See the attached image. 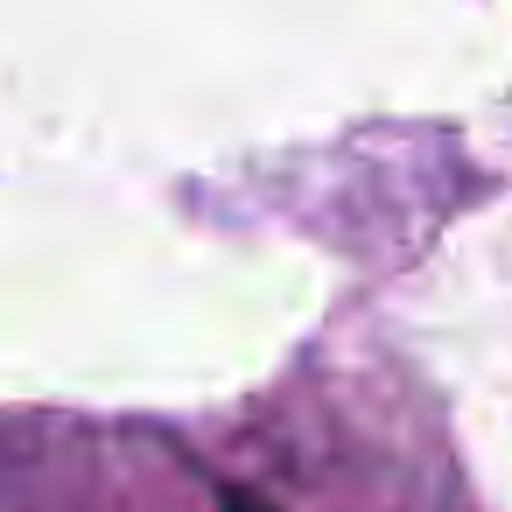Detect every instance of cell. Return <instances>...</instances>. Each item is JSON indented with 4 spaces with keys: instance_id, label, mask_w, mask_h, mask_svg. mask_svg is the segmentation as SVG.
Wrapping results in <instances>:
<instances>
[{
    "instance_id": "obj_1",
    "label": "cell",
    "mask_w": 512,
    "mask_h": 512,
    "mask_svg": "<svg viewBox=\"0 0 512 512\" xmlns=\"http://www.w3.org/2000/svg\"><path fill=\"white\" fill-rule=\"evenodd\" d=\"M225 512H274V505H260L253 491H225Z\"/></svg>"
}]
</instances>
